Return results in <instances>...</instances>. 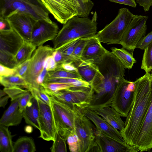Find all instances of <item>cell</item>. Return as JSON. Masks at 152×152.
<instances>
[{"instance_id": "cell-58", "label": "cell", "mask_w": 152, "mask_h": 152, "mask_svg": "<svg viewBox=\"0 0 152 152\" xmlns=\"http://www.w3.org/2000/svg\"><path fill=\"white\" fill-rule=\"evenodd\" d=\"M151 151L152 152V151Z\"/></svg>"}, {"instance_id": "cell-34", "label": "cell", "mask_w": 152, "mask_h": 152, "mask_svg": "<svg viewBox=\"0 0 152 152\" xmlns=\"http://www.w3.org/2000/svg\"><path fill=\"white\" fill-rule=\"evenodd\" d=\"M78 5V13L76 16L82 18H88L94 5V3L89 0L86 2L83 0H75Z\"/></svg>"}, {"instance_id": "cell-15", "label": "cell", "mask_w": 152, "mask_h": 152, "mask_svg": "<svg viewBox=\"0 0 152 152\" xmlns=\"http://www.w3.org/2000/svg\"><path fill=\"white\" fill-rule=\"evenodd\" d=\"M150 80L151 101L134 145L140 152L149 151L152 148V74Z\"/></svg>"}, {"instance_id": "cell-32", "label": "cell", "mask_w": 152, "mask_h": 152, "mask_svg": "<svg viewBox=\"0 0 152 152\" xmlns=\"http://www.w3.org/2000/svg\"><path fill=\"white\" fill-rule=\"evenodd\" d=\"M141 69L145 72H150L152 69V42L144 50Z\"/></svg>"}, {"instance_id": "cell-5", "label": "cell", "mask_w": 152, "mask_h": 152, "mask_svg": "<svg viewBox=\"0 0 152 152\" xmlns=\"http://www.w3.org/2000/svg\"><path fill=\"white\" fill-rule=\"evenodd\" d=\"M16 12L29 14L37 20L52 21L41 0H0V17L7 18Z\"/></svg>"}, {"instance_id": "cell-38", "label": "cell", "mask_w": 152, "mask_h": 152, "mask_svg": "<svg viewBox=\"0 0 152 152\" xmlns=\"http://www.w3.org/2000/svg\"><path fill=\"white\" fill-rule=\"evenodd\" d=\"M66 140L57 133L55 140L53 141V143L50 148L51 151L52 152H66Z\"/></svg>"}, {"instance_id": "cell-22", "label": "cell", "mask_w": 152, "mask_h": 152, "mask_svg": "<svg viewBox=\"0 0 152 152\" xmlns=\"http://www.w3.org/2000/svg\"><path fill=\"white\" fill-rule=\"evenodd\" d=\"M20 97L11 101L10 105L5 111L0 120V125L8 127L19 124L23 116V112L19 110Z\"/></svg>"}, {"instance_id": "cell-51", "label": "cell", "mask_w": 152, "mask_h": 152, "mask_svg": "<svg viewBox=\"0 0 152 152\" xmlns=\"http://www.w3.org/2000/svg\"><path fill=\"white\" fill-rule=\"evenodd\" d=\"M110 1L121 4H124L135 8L137 4L135 0H107Z\"/></svg>"}, {"instance_id": "cell-21", "label": "cell", "mask_w": 152, "mask_h": 152, "mask_svg": "<svg viewBox=\"0 0 152 152\" xmlns=\"http://www.w3.org/2000/svg\"><path fill=\"white\" fill-rule=\"evenodd\" d=\"M77 67L82 79L90 86L99 82L103 78L97 65L91 62L81 60Z\"/></svg>"}, {"instance_id": "cell-47", "label": "cell", "mask_w": 152, "mask_h": 152, "mask_svg": "<svg viewBox=\"0 0 152 152\" xmlns=\"http://www.w3.org/2000/svg\"><path fill=\"white\" fill-rule=\"evenodd\" d=\"M48 72L45 68L43 69L37 76L36 80V84L39 89H40L42 85L44 83L45 78Z\"/></svg>"}, {"instance_id": "cell-19", "label": "cell", "mask_w": 152, "mask_h": 152, "mask_svg": "<svg viewBox=\"0 0 152 152\" xmlns=\"http://www.w3.org/2000/svg\"><path fill=\"white\" fill-rule=\"evenodd\" d=\"M24 42L12 28L0 30V51L15 56Z\"/></svg>"}, {"instance_id": "cell-14", "label": "cell", "mask_w": 152, "mask_h": 152, "mask_svg": "<svg viewBox=\"0 0 152 152\" xmlns=\"http://www.w3.org/2000/svg\"><path fill=\"white\" fill-rule=\"evenodd\" d=\"M35 97L37 99L39 109V137L46 141H54L57 132L50 106Z\"/></svg>"}, {"instance_id": "cell-48", "label": "cell", "mask_w": 152, "mask_h": 152, "mask_svg": "<svg viewBox=\"0 0 152 152\" xmlns=\"http://www.w3.org/2000/svg\"><path fill=\"white\" fill-rule=\"evenodd\" d=\"M15 68H9L1 64H0V76H8L15 74Z\"/></svg>"}, {"instance_id": "cell-39", "label": "cell", "mask_w": 152, "mask_h": 152, "mask_svg": "<svg viewBox=\"0 0 152 152\" xmlns=\"http://www.w3.org/2000/svg\"><path fill=\"white\" fill-rule=\"evenodd\" d=\"M0 64L11 68H15L17 65L15 59V56L0 51Z\"/></svg>"}, {"instance_id": "cell-30", "label": "cell", "mask_w": 152, "mask_h": 152, "mask_svg": "<svg viewBox=\"0 0 152 152\" xmlns=\"http://www.w3.org/2000/svg\"><path fill=\"white\" fill-rule=\"evenodd\" d=\"M53 82L70 83L75 87L91 88L90 84L82 79L52 78L45 79L44 83Z\"/></svg>"}, {"instance_id": "cell-9", "label": "cell", "mask_w": 152, "mask_h": 152, "mask_svg": "<svg viewBox=\"0 0 152 152\" xmlns=\"http://www.w3.org/2000/svg\"><path fill=\"white\" fill-rule=\"evenodd\" d=\"M90 88L74 87L56 92L44 91L60 101L81 110L87 108L90 104Z\"/></svg>"}, {"instance_id": "cell-1", "label": "cell", "mask_w": 152, "mask_h": 152, "mask_svg": "<svg viewBox=\"0 0 152 152\" xmlns=\"http://www.w3.org/2000/svg\"><path fill=\"white\" fill-rule=\"evenodd\" d=\"M150 75V72H145L143 76L134 81V102L126 117L124 127L120 131L125 142L131 146L134 145L151 102Z\"/></svg>"}, {"instance_id": "cell-24", "label": "cell", "mask_w": 152, "mask_h": 152, "mask_svg": "<svg viewBox=\"0 0 152 152\" xmlns=\"http://www.w3.org/2000/svg\"><path fill=\"white\" fill-rule=\"evenodd\" d=\"M109 124L120 131L125 126V123L121 117L120 114L111 106L104 107L95 111Z\"/></svg>"}, {"instance_id": "cell-46", "label": "cell", "mask_w": 152, "mask_h": 152, "mask_svg": "<svg viewBox=\"0 0 152 152\" xmlns=\"http://www.w3.org/2000/svg\"><path fill=\"white\" fill-rule=\"evenodd\" d=\"M30 62V59L18 65L15 68L16 71L15 74L18 75L24 78Z\"/></svg>"}, {"instance_id": "cell-54", "label": "cell", "mask_w": 152, "mask_h": 152, "mask_svg": "<svg viewBox=\"0 0 152 152\" xmlns=\"http://www.w3.org/2000/svg\"><path fill=\"white\" fill-rule=\"evenodd\" d=\"M33 129L31 126L29 125L26 126L25 128V131L28 133H30L33 131Z\"/></svg>"}, {"instance_id": "cell-23", "label": "cell", "mask_w": 152, "mask_h": 152, "mask_svg": "<svg viewBox=\"0 0 152 152\" xmlns=\"http://www.w3.org/2000/svg\"><path fill=\"white\" fill-rule=\"evenodd\" d=\"M32 96L31 101L28 104L23 112V118L26 123L39 130V103L37 98L34 96Z\"/></svg>"}, {"instance_id": "cell-56", "label": "cell", "mask_w": 152, "mask_h": 152, "mask_svg": "<svg viewBox=\"0 0 152 152\" xmlns=\"http://www.w3.org/2000/svg\"><path fill=\"white\" fill-rule=\"evenodd\" d=\"M85 2H87L89 0H83Z\"/></svg>"}, {"instance_id": "cell-43", "label": "cell", "mask_w": 152, "mask_h": 152, "mask_svg": "<svg viewBox=\"0 0 152 152\" xmlns=\"http://www.w3.org/2000/svg\"><path fill=\"white\" fill-rule=\"evenodd\" d=\"M43 67L48 72L54 71L59 69L52 54L46 58L44 61Z\"/></svg>"}, {"instance_id": "cell-18", "label": "cell", "mask_w": 152, "mask_h": 152, "mask_svg": "<svg viewBox=\"0 0 152 152\" xmlns=\"http://www.w3.org/2000/svg\"><path fill=\"white\" fill-rule=\"evenodd\" d=\"M81 110L94 124L96 130L121 142L125 143L120 131L112 126L95 111L86 108Z\"/></svg>"}, {"instance_id": "cell-50", "label": "cell", "mask_w": 152, "mask_h": 152, "mask_svg": "<svg viewBox=\"0 0 152 152\" xmlns=\"http://www.w3.org/2000/svg\"><path fill=\"white\" fill-rule=\"evenodd\" d=\"M140 6L142 7L145 12H148L152 6V0H135Z\"/></svg>"}, {"instance_id": "cell-40", "label": "cell", "mask_w": 152, "mask_h": 152, "mask_svg": "<svg viewBox=\"0 0 152 152\" xmlns=\"http://www.w3.org/2000/svg\"><path fill=\"white\" fill-rule=\"evenodd\" d=\"M3 90L11 98V101L20 97L23 94L28 90L18 86L5 88Z\"/></svg>"}, {"instance_id": "cell-16", "label": "cell", "mask_w": 152, "mask_h": 152, "mask_svg": "<svg viewBox=\"0 0 152 152\" xmlns=\"http://www.w3.org/2000/svg\"><path fill=\"white\" fill-rule=\"evenodd\" d=\"M96 146L94 152H137L139 151L135 146L121 142L97 130L95 131Z\"/></svg>"}, {"instance_id": "cell-33", "label": "cell", "mask_w": 152, "mask_h": 152, "mask_svg": "<svg viewBox=\"0 0 152 152\" xmlns=\"http://www.w3.org/2000/svg\"><path fill=\"white\" fill-rule=\"evenodd\" d=\"M52 78H73L83 79L79 73L68 71L61 68L57 69L54 71L48 72L45 80Z\"/></svg>"}, {"instance_id": "cell-36", "label": "cell", "mask_w": 152, "mask_h": 152, "mask_svg": "<svg viewBox=\"0 0 152 152\" xmlns=\"http://www.w3.org/2000/svg\"><path fill=\"white\" fill-rule=\"evenodd\" d=\"M66 140L70 152H79V140L75 128L68 136Z\"/></svg>"}, {"instance_id": "cell-20", "label": "cell", "mask_w": 152, "mask_h": 152, "mask_svg": "<svg viewBox=\"0 0 152 152\" xmlns=\"http://www.w3.org/2000/svg\"><path fill=\"white\" fill-rule=\"evenodd\" d=\"M107 51L95 35L90 37L87 42L82 52L80 60L89 61L96 64L101 61Z\"/></svg>"}, {"instance_id": "cell-2", "label": "cell", "mask_w": 152, "mask_h": 152, "mask_svg": "<svg viewBox=\"0 0 152 152\" xmlns=\"http://www.w3.org/2000/svg\"><path fill=\"white\" fill-rule=\"evenodd\" d=\"M95 64L103 78L90 86L93 94L100 100L112 99L118 85L124 79L125 68L111 52L108 50L101 61Z\"/></svg>"}, {"instance_id": "cell-42", "label": "cell", "mask_w": 152, "mask_h": 152, "mask_svg": "<svg viewBox=\"0 0 152 152\" xmlns=\"http://www.w3.org/2000/svg\"><path fill=\"white\" fill-rule=\"evenodd\" d=\"M31 92L28 90L21 96L19 99V110L23 113L32 97Z\"/></svg>"}, {"instance_id": "cell-49", "label": "cell", "mask_w": 152, "mask_h": 152, "mask_svg": "<svg viewBox=\"0 0 152 152\" xmlns=\"http://www.w3.org/2000/svg\"><path fill=\"white\" fill-rule=\"evenodd\" d=\"M72 62L64 63L61 65V68L68 71L79 73L77 67Z\"/></svg>"}, {"instance_id": "cell-6", "label": "cell", "mask_w": 152, "mask_h": 152, "mask_svg": "<svg viewBox=\"0 0 152 152\" xmlns=\"http://www.w3.org/2000/svg\"><path fill=\"white\" fill-rule=\"evenodd\" d=\"M135 15L126 8L119 10L115 18L96 34L101 42L120 44L122 37Z\"/></svg>"}, {"instance_id": "cell-7", "label": "cell", "mask_w": 152, "mask_h": 152, "mask_svg": "<svg viewBox=\"0 0 152 152\" xmlns=\"http://www.w3.org/2000/svg\"><path fill=\"white\" fill-rule=\"evenodd\" d=\"M135 84L125 78L120 82L115 92L111 107L121 116L126 117L133 104Z\"/></svg>"}, {"instance_id": "cell-11", "label": "cell", "mask_w": 152, "mask_h": 152, "mask_svg": "<svg viewBox=\"0 0 152 152\" xmlns=\"http://www.w3.org/2000/svg\"><path fill=\"white\" fill-rule=\"evenodd\" d=\"M59 22L64 24L78 13V5L75 0H41Z\"/></svg>"}, {"instance_id": "cell-53", "label": "cell", "mask_w": 152, "mask_h": 152, "mask_svg": "<svg viewBox=\"0 0 152 152\" xmlns=\"http://www.w3.org/2000/svg\"><path fill=\"white\" fill-rule=\"evenodd\" d=\"M9 98V96L8 95L0 98V107L4 108L7 104L8 99Z\"/></svg>"}, {"instance_id": "cell-35", "label": "cell", "mask_w": 152, "mask_h": 152, "mask_svg": "<svg viewBox=\"0 0 152 152\" xmlns=\"http://www.w3.org/2000/svg\"><path fill=\"white\" fill-rule=\"evenodd\" d=\"M42 86L45 91L50 92H56L61 90L75 87L71 84L56 82L44 83Z\"/></svg>"}, {"instance_id": "cell-8", "label": "cell", "mask_w": 152, "mask_h": 152, "mask_svg": "<svg viewBox=\"0 0 152 152\" xmlns=\"http://www.w3.org/2000/svg\"><path fill=\"white\" fill-rule=\"evenodd\" d=\"M148 18L147 16L135 15L120 42L123 48L133 53L139 41L146 34Z\"/></svg>"}, {"instance_id": "cell-41", "label": "cell", "mask_w": 152, "mask_h": 152, "mask_svg": "<svg viewBox=\"0 0 152 152\" xmlns=\"http://www.w3.org/2000/svg\"><path fill=\"white\" fill-rule=\"evenodd\" d=\"M33 96H36L43 102L50 106V100L49 96L44 91L42 86L40 89H37L33 88H30L28 90Z\"/></svg>"}, {"instance_id": "cell-17", "label": "cell", "mask_w": 152, "mask_h": 152, "mask_svg": "<svg viewBox=\"0 0 152 152\" xmlns=\"http://www.w3.org/2000/svg\"><path fill=\"white\" fill-rule=\"evenodd\" d=\"M11 28L23 39L30 42L33 26L37 20L32 16L25 13L16 12L7 18Z\"/></svg>"}, {"instance_id": "cell-25", "label": "cell", "mask_w": 152, "mask_h": 152, "mask_svg": "<svg viewBox=\"0 0 152 152\" xmlns=\"http://www.w3.org/2000/svg\"><path fill=\"white\" fill-rule=\"evenodd\" d=\"M111 52L118 59L125 69H131L136 61L133 53L122 48H111Z\"/></svg>"}, {"instance_id": "cell-37", "label": "cell", "mask_w": 152, "mask_h": 152, "mask_svg": "<svg viewBox=\"0 0 152 152\" xmlns=\"http://www.w3.org/2000/svg\"><path fill=\"white\" fill-rule=\"evenodd\" d=\"M90 38H81L80 41L76 46L72 55L74 63L78 64L81 61L80 58L82 52L86 44Z\"/></svg>"}, {"instance_id": "cell-57", "label": "cell", "mask_w": 152, "mask_h": 152, "mask_svg": "<svg viewBox=\"0 0 152 152\" xmlns=\"http://www.w3.org/2000/svg\"><path fill=\"white\" fill-rule=\"evenodd\" d=\"M150 74H152V70H151V71L150 72Z\"/></svg>"}, {"instance_id": "cell-44", "label": "cell", "mask_w": 152, "mask_h": 152, "mask_svg": "<svg viewBox=\"0 0 152 152\" xmlns=\"http://www.w3.org/2000/svg\"><path fill=\"white\" fill-rule=\"evenodd\" d=\"M52 55L59 68L60 69L61 65L64 63L70 62L68 59L62 54L58 50H55Z\"/></svg>"}, {"instance_id": "cell-29", "label": "cell", "mask_w": 152, "mask_h": 152, "mask_svg": "<svg viewBox=\"0 0 152 152\" xmlns=\"http://www.w3.org/2000/svg\"><path fill=\"white\" fill-rule=\"evenodd\" d=\"M0 82L5 88L18 86L26 88L28 85L24 78L17 74L8 76H0Z\"/></svg>"}, {"instance_id": "cell-45", "label": "cell", "mask_w": 152, "mask_h": 152, "mask_svg": "<svg viewBox=\"0 0 152 152\" xmlns=\"http://www.w3.org/2000/svg\"><path fill=\"white\" fill-rule=\"evenodd\" d=\"M152 42V31L141 39L138 44L137 48L144 50Z\"/></svg>"}, {"instance_id": "cell-55", "label": "cell", "mask_w": 152, "mask_h": 152, "mask_svg": "<svg viewBox=\"0 0 152 152\" xmlns=\"http://www.w3.org/2000/svg\"><path fill=\"white\" fill-rule=\"evenodd\" d=\"M7 94L4 91L1 90H0V97L1 98L6 95Z\"/></svg>"}, {"instance_id": "cell-31", "label": "cell", "mask_w": 152, "mask_h": 152, "mask_svg": "<svg viewBox=\"0 0 152 152\" xmlns=\"http://www.w3.org/2000/svg\"><path fill=\"white\" fill-rule=\"evenodd\" d=\"M81 39L80 38H78L72 40L65 43L56 49L67 58L70 62L74 63L72 55L75 48Z\"/></svg>"}, {"instance_id": "cell-3", "label": "cell", "mask_w": 152, "mask_h": 152, "mask_svg": "<svg viewBox=\"0 0 152 152\" xmlns=\"http://www.w3.org/2000/svg\"><path fill=\"white\" fill-rule=\"evenodd\" d=\"M96 16L92 19L75 16L68 20L59 30L53 40L54 50L72 40L78 38H88L95 35L97 23Z\"/></svg>"}, {"instance_id": "cell-52", "label": "cell", "mask_w": 152, "mask_h": 152, "mask_svg": "<svg viewBox=\"0 0 152 152\" xmlns=\"http://www.w3.org/2000/svg\"><path fill=\"white\" fill-rule=\"evenodd\" d=\"M12 28L7 18L0 17V30Z\"/></svg>"}, {"instance_id": "cell-12", "label": "cell", "mask_w": 152, "mask_h": 152, "mask_svg": "<svg viewBox=\"0 0 152 152\" xmlns=\"http://www.w3.org/2000/svg\"><path fill=\"white\" fill-rule=\"evenodd\" d=\"M55 50L48 45L38 47L30 59V62L24 78L30 88L39 89L36 83V78L43 69L44 61L46 58L52 54Z\"/></svg>"}, {"instance_id": "cell-26", "label": "cell", "mask_w": 152, "mask_h": 152, "mask_svg": "<svg viewBox=\"0 0 152 152\" xmlns=\"http://www.w3.org/2000/svg\"><path fill=\"white\" fill-rule=\"evenodd\" d=\"M8 127L0 125V150L1 152H13L12 137Z\"/></svg>"}, {"instance_id": "cell-28", "label": "cell", "mask_w": 152, "mask_h": 152, "mask_svg": "<svg viewBox=\"0 0 152 152\" xmlns=\"http://www.w3.org/2000/svg\"><path fill=\"white\" fill-rule=\"evenodd\" d=\"M36 48L30 42H25L15 56L17 66L30 59L32 53L35 50Z\"/></svg>"}, {"instance_id": "cell-13", "label": "cell", "mask_w": 152, "mask_h": 152, "mask_svg": "<svg viewBox=\"0 0 152 152\" xmlns=\"http://www.w3.org/2000/svg\"><path fill=\"white\" fill-rule=\"evenodd\" d=\"M59 31L56 23L44 20H38L33 26L30 42L36 47L42 45L47 42L53 40Z\"/></svg>"}, {"instance_id": "cell-4", "label": "cell", "mask_w": 152, "mask_h": 152, "mask_svg": "<svg viewBox=\"0 0 152 152\" xmlns=\"http://www.w3.org/2000/svg\"><path fill=\"white\" fill-rule=\"evenodd\" d=\"M48 96L57 132L66 140L75 128V119L81 113V110Z\"/></svg>"}, {"instance_id": "cell-27", "label": "cell", "mask_w": 152, "mask_h": 152, "mask_svg": "<svg viewBox=\"0 0 152 152\" xmlns=\"http://www.w3.org/2000/svg\"><path fill=\"white\" fill-rule=\"evenodd\" d=\"M36 151L34 140L31 137H21L13 143V152H34Z\"/></svg>"}, {"instance_id": "cell-10", "label": "cell", "mask_w": 152, "mask_h": 152, "mask_svg": "<svg viewBox=\"0 0 152 152\" xmlns=\"http://www.w3.org/2000/svg\"><path fill=\"white\" fill-rule=\"evenodd\" d=\"M91 122L82 112L75 119V128L79 140V152H93L96 146V128Z\"/></svg>"}]
</instances>
